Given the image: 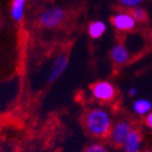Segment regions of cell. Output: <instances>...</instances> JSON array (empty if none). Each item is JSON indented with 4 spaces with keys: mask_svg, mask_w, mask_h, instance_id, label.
Wrapping results in <instances>:
<instances>
[{
    "mask_svg": "<svg viewBox=\"0 0 152 152\" xmlns=\"http://www.w3.org/2000/svg\"><path fill=\"white\" fill-rule=\"evenodd\" d=\"M84 126L89 134L96 137H105L113 127L112 117L107 111L101 107H94L86 112Z\"/></svg>",
    "mask_w": 152,
    "mask_h": 152,
    "instance_id": "obj_1",
    "label": "cell"
},
{
    "mask_svg": "<svg viewBox=\"0 0 152 152\" xmlns=\"http://www.w3.org/2000/svg\"><path fill=\"white\" fill-rule=\"evenodd\" d=\"M64 19H65L64 10L56 7V8H51L44 11L39 15L38 21H39V25L44 28L52 29L58 27L64 21Z\"/></svg>",
    "mask_w": 152,
    "mask_h": 152,
    "instance_id": "obj_2",
    "label": "cell"
},
{
    "mask_svg": "<svg viewBox=\"0 0 152 152\" xmlns=\"http://www.w3.org/2000/svg\"><path fill=\"white\" fill-rule=\"evenodd\" d=\"M115 94H116V91L114 85L107 81L97 82L91 87V96L98 101H111L114 98Z\"/></svg>",
    "mask_w": 152,
    "mask_h": 152,
    "instance_id": "obj_3",
    "label": "cell"
},
{
    "mask_svg": "<svg viewBox=\"0 0 152 152\" xmlns=\"http://www.w3.org/2000/svg\"><path fill=\"white\" fill-rule=\"evenodd\" d=\"M131 131L132 128L130 122L126 121V120H121V121L117 122L112 127L111 132H110L112 142L117 146H122Z\"/></svg>",
    "mask_w": 152,
    "mask_h": 152,
    "instance_id": "obj_4",
    "label": "cell"
},
{
    "mask_svg": "<svg viewBox=\"0 0 152 152\" xmlns=\"http://www.w3.org/2000/svg\"><path fill=\"white\" fill-rule=\"evenodd\" d=\"M112 23L117 30L119 31H130L135 28L136 20L132 16L131 13L120 12L117 13L112 18Z\"/></svg>",
    "mask_w": 152,
    "mask_h": 152,
    "instance_id": "obj_5",
    "label": "cell"
},
{
    "mask_svg": "<svg viewBox=\"0 0 152 152\" xmlns=\"http://www.w3.org/2000/svg\"><path fill=\"white\" fill-rule=\"evenodd\" d=\"M68 63H69L68 56H66L65 53L58 54L56 58V60H54L52 66H51L50 72H49V77H48V81L53 82L56 81L58 77H61L64 71L66 70V68H67Z\"/></svg>",
    "mask_w": 152,
    "mask_h": 152,
    "instance_id": "obj_6",
    "label": "cell"
},
{
    "mask_svg": "<svg viewBox=\"0 0 152 152\" xmlns=\"http://www.w3.org/2000/svg\"><path fill=\"white\" fill-rule=\"evenodd\" d=\"M122 146L126 152H140L142 148V136L140 132L132 130Z\"/></svg>",
    "mask_w": 152,
    "mask_h": 152,
    "instance_id": "obj_7",
    "label": "cell"
},
{
    "mask_svg": "<svg viewBox=\"0 0 152 152\" xmlns=\"http://www.w3.org/2000/svg\"><path fill=\"white\" fill-rule=\"evenodd\" d=\"M111 58L117 65H124L130 58V52L124 45L117 44L111 50Z\"/></svg>",
    "mask_w": 152,
    "mask_h": 152,
    "instance_id": "obj_8",
    "label": "cell"
},
{
    "mask_svg": "<svg viewBox=\"0 0 152 152\" xmlns=\"http://www.w3.org/2000/svg\"><path fill=\"white\" fill-rule=\"evenodd\" d=\"M133 112L140 116H145L152 111V104L148 99L140 98L133 102Z\"/></svg>",
    "mask_w": 152,
    "mask_h": 152,
    "instance_id": "obj_9",
    "label": "cell"
},
{
    "mask_svg": "<svg viewBox=\"0 0 152 152\" xmlns=\"http://www.w3.org/2000/svg\"><path fill=\"white\" fill-rule=\"evenodd\" d=\"M27 0H13L11 7V15L15 21H21L25 15Z\"/></svg>",
    "mask_w": 152,
    "mask_h": 152,
    "instance_id": "obj_10",
    "label": "cell"
},
{
    "mask_svg": "<svg viewBox=\"0 0 152 152\" xmlns=\"http://www.w3.org/2000/svg\"><path fill=\"white\" fill-rule=\"evenodd\" d=\"M107 30V25L101 20L93 21L88 26V34L93 38H99L101 37Z\"/></svg>",
    "mask_w": 152,
    "mask_h": 152,
    "instance_id": "obj_11",
    "label": "cell"
},
{
    "mask_svg": "<svg viewBox=\"0 0 152 152\" xmlns=\"http://www.w3.org/2000/svg\"><path fill=\"white\" fill-rule=\"evenodd\" d=\"M131 14L136 21H144L146 19V11L140 7H136V8L132 9Z\"/></svg>",
    "mask_w": 152,
    "mask_h": 152,
    "instance_id": "obj_12",
    "label": "cell"
},
{
    "mask_svg": "<svg viewBox=\"0 0 152 152\" xmlns=\"http://www.w3.org/2000/svg\"><path fill=\"white\" fill-rule=\"evenodd\" d=\"M119 3L128 9H133L136 7H140V4L142 2V0H118Z\"/></svg>",
    "mask_w": 152,
    "mask_h": 152,
    "instance_id": "obj_13",
    "label": "cell"
},
{
    "mask_svg": "<svg viewBox=\"0 0 152 152\" xmlns=\"http://www.w3.org/2000/svg\"><path fill=\"white\" fill-rule=\"evenodd\" d=\"M83 152H107V148L101 144H91L89 145Z\"/></svg>",
    "mask_w": 152,
    "mask_h": 152,
    "instance_id": "obj_14",
    "label": "cell"
},
{
    "mask_svg": "<svg viewBox=\"0 0 152 152\" xmlns=\"http://www.w3.org/2000/svg\"><path fill=\"white\" fill-rule=\"evenodd\" d=\"M146 124L147 126L152 130V111L150 112L149 114L146 115Z\"/></svg>",
    "mask_w": 152,
    "mask_h": 152,
    "instance_id": "obj_15",
    "label": "cell"
},
{
    "mask_svg": "<svg viewBox=\"0 0 152 152\" xmlns=\"http://www.w3.org/2000/svg\"><path fill=\"white\" fill-rule=\"evenodd\" d=\"M128 94H129V96H131V97L136 96L137 88H136V87H130V88L128 89Z\"/></svg>",
    "mask_w": 152,
    "mask_h": 152,
    "instance_id": "obj_16",
    "label": "cell"
}]
</instances>
